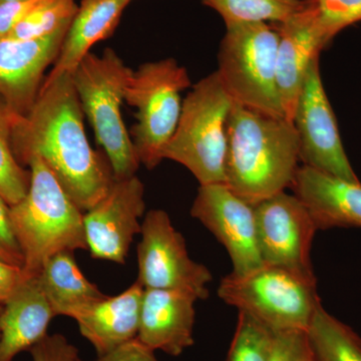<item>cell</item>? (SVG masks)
I'll use <instances>...</instances> for the list:
<instances>
[{"label": "cell", "instance_id": "cell-13", "mask_svg": "<svg viewBox=\"0 0 361 361\" xmlns=\"http://www.w3.org/2000/svg\"><path fill=\"white\" fill-rule=\"evenodd\" d=\"M145 211V186L137 176L114 180L103 198L84 214L90 256L125 264L135 235L141 233Z\"/></svg>", "mask_w": 361, "mask_h": 361}, {"label": "cell", "instance_id": "cell-28", "mask_svg": "<svg viewBox=\"0 0 361 361\" xmlns=\"http://www.w3.org/2000/svg\"><path fill=\"white\" fill-rule=\"evenodd\" d=\"M270 361H316L308 332L303 330L274 332Z\"/></svg>", "mask_w": 361, "mask_h": 361}, {"label": "cell", "instance_id": "cell-35", "mask_svg": "<svg viewBox=\"0 0 361 361\" xmlns=\"http://www.w3.org/2000/svg\"><path fill=\"white\" fill-rule=\"evenodd\" d=\"M1 311H2V305H0V314H1Z\"/></svg>", "mask_w": 361, "mask_h": 361}, {"label": "cell", "instance_id": "cell-2", "mask_svg": "<svg viewBox=\"0 0 361 361\" xmlns=\"http://www.w3.org/2000/svg\"><path fill=\"white\" fill-rule=\"evenodd\" d=\"M300 161L293 123L233 102L227 122L225 185L252 204L290 189Z\"/></svg>", "mask_w": 361, "mask_h": 361}, {"label": "cell", "instance_id": "cell-23", "mask_svg": "<svg viewBox=\"0 0 361 361\" xmlns=\"http://www.w3.org/2000/svg\"><path fill=\"white\" fill-rule=\"evenodd\" d=\"M220 14L225 25L264 23L278 25L302 6L303 0H202Z\"/></svg>", "mask_w": 361, "mask_h": 361}, {"label": "cell", "instance_id": "cell-11", "mask_svg": "<svg viewBox=\"0 0 361 361\" xmlns=\"http://www.w3.org/2000/svg\"><path fill=\"white\" fill-rule=\"evenodd\" d=\"M255 215L263 263L315 277L311 249L318 229L303 202L281 192L255 205Z\"/></svg>", "mask_w": 361, "mask_h": 361}, {"label": "cell", "instance_id": "cell-15", "mask_svg": "<svg viewBox=\"0 0 361 361\" xmlns=\"http://www.w3.org/2000/svg\"><path fill=\"white\" fill-rule=\"evenodd\" d=\"M197 300L191 292L145 289L137 341L154 351L182 355L195 343Z\"/></svg>", "mask_w": 361, "mask_h": 361}, {"label": "cell", "instance_id": "cell-17", "mask_svg": "<svg viewBox=\"0 0 361 361\" xmlns=\"http://www.w3.org/2000/svg\"><path fill=\"white\" fill-rule=\"evenodd\" d=\"M307 207L318 230L336 227L361 229V183L341 179L299 166L290 187Z\"/></svg>", "mask_w": 361, "mask_h": 361}, {"label": "cell", "instance_id": "cell-19", "mask_svg": "<svg viewBox=\"0 0 361 361\" xmlns=\"http://www.w3.org/2000/svg\"><path fill=\"white\" fill-rule=\"evenodd\" d=\"M145 288L135 281L116 296H106L73 314L80 334L96 349L106 355L133 339L139 332Z\"/></svg>", "mask_w": 361, "mask_h": 361}, {"label": "cell", "instance_id": "cell-24", "mask_svg": "<svg viewBox=\"0 0 361 361\" xmlns=\"http://www.w3.org/2000/svg\"><path fill=\"white\" fill-rule=\"evenodd\" d=\"M30 185L26 171L14 156L11 144V113L0 103V195L9 206L25 198Z\"/></svg>", "mask_w": 361, "mask_h": 361}, {"label": "cell", "instance_id": "cell-29", "mask_svg": "<svg viewBox=\"0 0 361 361\" xmlns=\"http://www.w3.org/2000/svg\"><path fill=\"white\" fill-rule=\"evenodd\" d=\"M0 262L20 268L25 264L23 250L11 219V206L0 195Z\"/></svg>", "mask_w": 361, "mask_h": 361}, {"label": "cell", "instance_id": "cell-26", "mask_svg": "<svg viewBox=\"0 0 361 361\" xmlns=\"http://www.w3.org/2000/svg\"><path fill=\"white\" fill-rule=\"evenodd\" d=\"M273 341L274 331L247 313L239 312L225 361H270Z\"/></svg>", "mask_w": 361, "mask_h": 361}, {"label": "cell", "instance_id": "cell-20", "mask_svg": "<svg viewBox=\"0 0 361 361\" xmlns=\"http://www.w3.org/2000/svg\"><path fill=\"white\" fill-rule=\"evenodd\" d=\"M132 0H82L47 78L71 73L92 45L110 37Z\"/></svg>", "mask_w": 361, "mask_h": 361}, {"label": "cell", "instance_id": "cell-31", "mask_svg": "<svg viewBox=\"0 0 361 361\" xmlns=\"http://www.w3.org/2000/svg\"><path fill=\"white\" fill-rule=\"evenodd\" d=\"M42 0H13L0 4V39L6 37Z\"/></svg>", "mask_w": 361, "mask_h": 361}, {"label": "cell", "instance_id": "cell-3", "mask_svg": "<svg viewBox=\"0 0 361 361\" xmlns=\"http://www.w3.org/2000/svg\"><path fill=\"white\" fill-rule=\"evenodd\" d=\"M25 198L11 206L14 232L25 264L23 274L37 276L47 259L61 251L87 250L84 212L66 193L42 159L33 156Z\"/></svg>", "mask_w": 361, "mask_h": 361}, {"label": "cell", "instance_id": "cell-7", "mask_svg": "<svg viewBox=\"0 0 361 361\" xmlns=\"http://www.w3.org/2000/svg\"><path fill=\"white\" fill-rule=\"evenodd\" d=\"M278 40L270 23L226 25L216 71L234 103L286 118L277 87Z\"/></svg>", "mask_w": 361, "mask_h": 361}, {"label": "cell", "instance_id": "cell-5", "mask_svg": "<svg viewBox=\"0 0 361 361\" xmlns=\"http://www.w3.org/2000/svg\"><path fill=\"white\" fill-rule=\"evenodd\" d=\"M232 104L217 71L199 80L183 101L164 160L184 166L200 185L225 184L227 122Z\"/></svg>", "mask_w": 361, "mask_h": 361}, {"label": "cell", "instance_id": "cell-33", "mask_svg": "<svg viewBox=\"0 0 361 361\" xmlns=\"http://www.w3.org/2000/svg\"><path fill=\"white\" fill-rule=\"evenodd\" d=\"M23 276L20 268L0 262V305H4Z\"/></svg>", "mask_w": 361, "mask_h": 361}, {"label": "cell", "instance_id": "cell-16", "mask_svg": "<svg viewBox=\"0 0 361 361\" xmlns=\"http://www.w3.org/2000/svg\"><path fill=\"white\" fill-rule=\"evenodd\" d=\"M273 25L279 37L276 63L278 92L285 116L292 122L308 66L329 44L316 25L306 0H303L301 8L291 18Z\"/></svg>", "mask_w": 361, "mask_h": 361}, {"label": "cell", "instance_id": "cell-9", "mask_svg": "<svg viewBox=\"0 0 361 361\" xmlns=\"http://www.w3.org/2000/svg\"><path fill=\"white\" fill-rule=\"evenodd\" d=\"M141 235L137 281L145 289L188 291L201 300L208 298L207 285L212 281V274L205 265L190 257L186 240L166 211H149L142 223Z\"/></svg>", "mask_w": 361, "mask_h": 361}, {"label": "cell", "instance_id": "cell-8", "mask_svg": "<svg viewBox=\"0 0 361 361\" xmlns=\"http://www.w3.org/2000/svg\"><path fill=\"white\" fill-rule=\"evenodd\" d=\"M190 87L186 68L173 58L145 63L133 71L125 102L137 110V123L130 137L140 163L148 170L164 160V151L179 123L180 94Z\"/></svg>", "mask_w": 361, "mask_h": 361}, {"label": "cell", "instance_id": "cell-6", "mask_svg": "<svg viewBox=\"0 0 361 361\" xmlns=\"http://www.w3.org/2000/svg\"><path fill=\"white\" fill-rule=\"evenodd\" d=\"M218 295L274 332L308 331L322 305L316 277L265 263L245 274L226 275Z\"/></svg>", "mask_w": 361, "mask_h": 361}, {"label": "cell", "instance_id": "cell-27", "mask_svg": "<svg viewBox=\"0 0 361 361\" xmlns=\"http://www.w3.org/2000/svg\"><path fill=\"white\" fill-rule=\"evenodd\" d=\"M327 44L344 28L361 21V0H306Z\"/></svg>", "mask_w": 361, "mask_h": 361}, {"label": "cell", "instance_id": "cell-22", "mask_svg": "<svg viewBox=\"0 0 361 361\" xmlns=\"http://www.w3.org/2000/svg\"><path fill=\"white\" fill-rule=\"evenodd\" d=\"M307 332L316 361H361L360 337L322 305Z\"/></svg>", "mask_w": 361, "mask_h": 361}, {"label": "cell", "instance_id": "cell-21", "mask_svg": "<svg viewBox=\"0 0 361 361\" xmlns=\"http://www.w3.org/2000/svg\"><path fill=\"white\" fill-rule=\"evenodd\" d=\"M37 278L56 316L73 317L77 311L106 296L85 277L71 251L59 252L47 259Z\"/></svg>", "mask_w": 361, "mask_h": 361}, {"label": "cell", "instance_id": "cell-32", "mask_svg": "<svg viewBox=\"0 0 361 361\" xmlns=\"http://www.w3.org/2000/svg\"><path fill=\"white\" fill-rule=\"evenodd\" d=\"M154 353L155 351L135 338L106 355L97 356V360L89 361H159ZM78 361L87 360L78 358Z\"/></svg>", "mask_w": 361, "mask_h": 361}, {"label": "cell", "instance_id": "cell-14", "mask_svg": "<svg viewBox=\"0 0 361 361\" xmlns=\"http://www.w3.org/2000/svg\"><path fill=\"white\" fill-rule=\"evenodd\" d=\"M68 27L39 39H0V96L11 114L25 116L32 110L44 71L58 59Z\"/></svg>", "mask_w": 361, "mask_h": 361}, {"label": "cell", "instance_id": "cell-12", "mask_svg": "<svg viewBox=\"0 0 361 361\" xmlns=\"http://www.w3.org/2000/svg\"><path fill=\"white\" fill-rule=\"evenodd\" d=\"M191 215L225 247L232 273L245 274L264 264L259 250L255 206L225 184L200 185Z\"/></svg>", "mask_w": 361, "mask_h": 361}, {"label": "cell", "instance_id": "cell-25", "mask_svg": "<svg viewBox=\"0 0 361 361\" xmlns=\"http://www.w3.org/2000/svg\"><path fill=\"white\" fill-rule=\"evenodd\" d=\"M78 8L75 0H42L6 37L25 40L51 35L70 25Z\"/></svg>", "mask_w": 361, "mask_h": 361}, {"label": "cell", "instance_id": "cell-30", "mask_svg": "<svg viewBox=\"0 0 361 361\" xmlns=\"http://www.w3.org/2000/svg\"><path fill=\"white\" fill-rule=\"evenodd\" d=\"M33 361H78V348L61 334L47 336L30 349Z\"/></svg>", "mask_w": 361, "mask_h": 361}, {"label": "cell", "instance_id": "cell-10", "mask_svg": "<svg viewBox=\"0 0 361 361\" xmlns=\"http://www.w3.org/2000/svg\"><path fill=\"white\" fill-rule=\"evenodd\" d=\"M319 56L311 61L294 111L293 125L300 144L303 165L360 182L342 145L336 116L320 75Z\"/></svg>", "mask_w": 361, "mask_h": 361}, {"label": "cell", "instance_id": "cell-4", "mask_svg": "<svg viewBox=\"0 0 361 361\" xmlns=\"http://www.w3.org/2000/svg\"><path fill=\"white\" fill-rule=\"evenodd\" d=\"M132 73L114 49H106L101 56L89 52L71 73L82 111L115 180L135 176L141 165L122 116Z\"/></svg>", "mask_w": 361, "mask_h": 361}, {"label": "cell", "instance_id": "cell-1", "mask_svg": "<svg viewBox=\"0 0 361 361\" xmlns=\"http://www.w3.org/2000/svg\"><path fill=\"white\" fill-rule=\"evenodd\" d=\"M84 115L71 73L47 78L30 113L11 114V144L21 166L39 157L73 203L87 212L115 179L106 157L90 147Z\"/></svg>", "mask_w": 361, "mask_h": 361}, {"label": "cell", "instance_id": "cell-18", "mask_svg": "<svg viewBox=\"0 0 361 361\" xmlns=\"http://www.w3.org/2000/svg\"><path fill=\"white\" fill-rule=\"evenodd\" d=\"M54 308L37 276L23 275L2 305L0 314V361H13L47 336Z\"/></svg>", "mask_w": 361, "mask_h": 361}, {"label": "cell", "instance_id": "cell-34", "mask_svg": "<svg viewBox=\"0 0 361 361\" xmlns=\"http://www.w3.org/2000/svg\"><path fill=\"white\" fill-rule=\"evenodd\" d=\"M6 1H13V0H0V4H1V2H6Z\"/></svg>", "mask_w": 361, "mask_h": 361}]
</instances>
